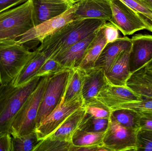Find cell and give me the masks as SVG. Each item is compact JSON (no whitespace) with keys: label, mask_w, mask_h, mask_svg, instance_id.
<instances>
[{"label":"cell","mask_w":152,"mask_h":151,"mask_svg":"<svg viewBox=\"0 0 152 151\" xmlns=\"http://www.w3.org/2000/svg\"><path fill=\"white\" fill-rule=\"evenodd\" d=\"M106 22V20L99 19L74 20L46 37L39 48L49 58H53L96 32Z\"/></svg>","instance_id":"6da1fadb"},{"label":"cell","mask_w":152,"mask_h":151,"mask_svg":"<svg viewBox=\"0 0 152 151\" xmlns=\"http://www.w3.org/2000/svg\"><path fill=\"white\" fill-rule=\"evenodd\" d=\"M41 78L36 76L20 86H14L12 82L0 86V133L11 135L13 119Z\"/></svg>","instance_id":"7a4b0ae2"},{"label":"cell","mask_w":152,"mask_h":151,"mask_svg":"<svg viewBox=\"0 0 152 151\" xmlns=\"http://www.w3.org/2000/svg\"><path fill=\"white\" fill-rule=\"evenodd\" d=\"M34 27L31 0L0 12V43L15 42Z\"/></svg>","instance_id":"3957f363"},{"label":"cell","mask_w":152,"mask_h":151,"mask_svg":"<svg viewBox=\"0 0 152 151\" xmlns=\"http://www.w3.org/2000/svg\"><path fill=\"white\" fill-rule=\"evenodd\" d=\"M50 76L42 77L36 88L15 116L11 126L12 137L21 136L35 130L40 104Z\"/></svg>","instance_id":"277c9868"},{"label":"cell","mask_w":152,"mask_h":151,"mask_svg":"<svg viewBox=\"0 0 152 151\" xmlns=\"http://www.w3.org/2000/svg\"><path fill=\"white\" fill-rule=\"evenodd\" d=\"M36 53L16 42L0 43V86L12 82Z\"/></svg>","instance_id":"5b68a950"},{"label":"cell","mask_w":152,"mask_h":151,"mask_svg":"<svg viewBox=\"0 0 152 151\" xmlns=\"http://www.w3.org/2000/svg\"><path fill=\"white\" fill-rule=\"evenodd\" d=\"M70 69H66L49 77L40 104L36 128L56 108L63 97Z\"/></svg>","instance_id":"8992f818"},{"label":"cell","mask_w":152,"mask_h":151,"mask_svg":"<svg viewBox=\"0 0 152 151\" xmlns=\"http://www.w3.org/2000/svg\"><path fill=\"white\" fill-rule=\"evenodd\" d=\"M77 8L78 4L77 3L61 15L34 27L21 36L17 42V43L22 44L29 50L34 47L35 43H41L47 36L74 20L75 13Z\"/></svg>","instance_id":"52a82bcc"},{"label":"cell","mask_w":152,"mask_h":151,"mask_svg":"<svg viewBox=\"0 0 152 151\" xmlns=\"http://www.w3.org/2000/svg\"><path fill=\"white\" fill-rule=\"evenodd\" d=\"M110 3L112 17L110 22L124 36L144 29L152 32V27L143 18L120 0H110Z\"/></svg>","instance_id":"ba28073f"},{"label":"cell","mask_w":152,"mask_h":151,"mask_svg":"<svg viewBox=\"0 0 152 151\" xmlns=\"http://www.w3.org/2000/svg\"><path fill=\"white\" fill-rule=\"evenodd\" d=\"M85 107L82 95L65 102L62 97L56 108L36 129L38 139L42 140L55 131L62 123L76 111Z\"/></svg>","instance_id":"9c48e42d"},{"label":"cell","mask_w":152,"mask_h":151,"mask_svg":"<svg viewBox=\"0 0 152 151\" xmlns=\"http://www.w3.org/2000/svg\"><path fill=\"white\" fill-rule=\"evenodd\" d=\"M138 132L123 126L110 117L103 144L109 151H137Z\"/></svg>","instance_id":"30bf717a"},{"label":"cell","mask_w":152,"mask_h":151,"mask_svg":"<svg viewBox=\"0 0 152 151\" xmlns=\"http://www.w3.org/2000/svg\"><path fill=\"white\" fill-rule=\"evenodd\" d=\"M141 97L126 86H114L107 83L99 92L96 100L111 112L123 104L141 100Z\"/></svg>","instance_id":"8fae6325"},{"label":"cell","mask_w":152,"mask_h":151,"mask_svg":"<svg viewBox=\"0 0 152 151\" xmlns=\"http://www.w3.org/2000/svg\"><path fill=\"white\" fill-rule=\"evenodd\" d=\"M132 46L129 58L131 74L144 66L152 59V35L137 34L131 38Z\"/></svg>","instance_id":"7c38bea8"},{"label":"cell","mask_w":152,"mask_h":151,"mask_svg":"<svg viewBox=\"0 0 152 151\" xmlns=\"http://www.w3.org/2000/svg\"><path fill=\"white\" fill-rule=\"evenodd\" d=\"M35 26L58 17L72 6L64 0H31Z\"/></svg>","instance_id":"4fadbf2b"},{"label":"cell","mask_w":152,"mask_h":151,"mask_svg":"<svg viewBox=\"0 0 152 151\" xmlns=\"http://www.w3.org/2000/svg\"><path fill=\"white\" fill-rule=\"evenodd\" d=\"M77 4L75 20L99 19L109 22L111 20L110 0H80Z\"/></svg>","instance_id":"5bb4252c"},{"label":"cell","mask_w":152,"mask_h":151,"mask_svg":"<svg viewBox=\"0 0 152 151\" xmlns=\"http://www.w3.org/2000/svg\"><path fill=\"white\" fill-rule=\"evenodd\" d=\"M84 71L81 95L85 106L96 100L98 93L108 82L103 68L94 67Z\"/></svg>","instance_id":"9a60e30c"},{"label":"cell","mask_w":152,"mask_h":151,"mask_svg":"<svg viewBox=\"0 0 152 151\" xmlns=\"http://www.w3.org/2000/svg\"><path fill=\"white\" fill-rule=\"evenodd\" d=\"M131 48L122 51L108 71L104 72L107 82L114 86H126V82L131 75L129 58Z\"/></svg>","instance_id":"2e32d148"},{"label":"cell","mask_w":152,"mask_h":151,"mask_svg":"<svg viewBox=\"0 0 152 151\" xmlns=\"http://www.w3.org/2000/svg\"><path fill=\"white\" fill-rule=\"evenodd\" d=\"M97 31V30L86 38L72 45L66 50L53 58L66 69L78 67L87 49L95 36Z\"/></svg>","instance_id":"e0dca14e"},{"label":"cell","mask_w":152,"mask_h":151,"mask_svg":"<svg viewBox=\"0 0 152 151\" xmlns=\"http://www.w3.org/2000/svg\"><path fill=\"white\" fill-rule=\"evenodd\" d=\"M131 39L127 36L120 37L115 41L107 43L95 64V67L103 68L108 71L119 55L124 51L132 48Z\"/></svg>","instance_id":"ac0fdd59"},{"label":"cell","mask_w":152,"mask_h":151,"mask_svg":"<svg viewBox=\"0 0 152 151\" xmlns=\"http://www.w3.org/2000/svg\"><path fill=\"white\" fill-rule=\"evenodd\" d=\"M86 114L85 107L78 109L69 116L55 131L47 137L50 139L72 142V137L78 129Z\"/></svg>","instance_id":"d6986e66"},{"label":"cell","mask_w":152,"mask_h":151,"mask_svg":"<svg viewBox=\"0 0 152 151\" xmlns=\"http://www.w3.org/2000/svg\"><path fill=\"white\" fill-rule=\"evenodd\" d=\"M126 87L140 96L152 98V72L144 66L132 73Z\"/></svg>","instance_id":"ffe728a7"},{"label":"cell","mask_w":152,"mask_h":151,"mask_svg":"<svg viewBox=\"0 0 152 151\" xmlns=\"http://www.w3.org/2000/svg\"><path fill=\"white\" fill-rule=\"evenodd\" d=\"M36 53L23 67L17 77L12 83L14 86H20L26 84L32 78L36 77V74L49 56L39 47L36 49Z\"/></svg>","instance_id":"44dd1931"},{"label":"cell","mask_w":152,"mask_h":151,"mask_svg":"<svg viewBox=\"0 0 152 151\" xmlns=\"http://www.w3.org/2000/svg\"><path fill=\"white\" fill-rule=\"evenodd\" d=\"M107 44L102 27L98 30L94 38L88 46L78 68L83 70L93 68L102 51Z\"/></svg>","instance_id":"7402d4cb"},{"label":"cell","mask_w":152,"mask_h":151,"mask_svg":"<svg viewBox=\"0 0 152 151\" xmlns=\"http://www.w3.org/2000/svg\"><path fill=\"white\" fill-rule=\"evenodd\" d=\"M84 76V70L78 67L70 69V74L63 96L65 102H68L81 95Z\"/></svg>","instance_id":"603a6c76"},{"label":"cell","mask_w":152,"mask_h":151,"mask_svg":"<svg viewBox=\"0 0 152 151\" xmlns=\"http://www.w3.org/2000/svg\"><path fill=\"white\" fill-rule=\"evenodd\" d=\"M110 117L123 126L139 131L140 130L138 113L129 109H122L112 111Z\"/></svg>","instance_id":"cb8c5ba5"},{"label":"cell","mask_w":152,"mask_h":151,"mask_svg":"<svg viewBox=\"0 0 152 151\" xmlns=\"http://www.w3.org/2000/svg\"><path fill=\"white\" fill-rule=\"evenodd\" d=\"M105 133L86 132L78 129L72 137L71 142L73 145L77 147L100 145L103 144Z\"/></svg>","instance_id":"d4e9b609"},{"label":"cell","mask_w":152,"mask_h":151,"mask_svg":"<svg viewBox=\"0 0 152 151\" xmlns=\"http://www.w3.org/2000/svg\"><path fill=\"white\" fill-rule=\"evenodd\" d=\"M41 141L35 131L21 136L12 137V151H33Z\"/></svg>","instance_id":"484cf974"},{"label":"cell","mask_w":152,"mask_h":151,"mask_svg":"<svg viewBox=\"0 0 152 151\" xmlns=\"http://www.w3.org/2000/svg\"><path fill=\"white\" fill-rule=\"evenodd\" d=\"M109 122L110 118H96L86 113L78 129L86 132L105 133Z\"/></svg>","instance_id":"4316f807"},{"label":"cell","mask_w":152,"mask_h":151,"mask_svg":"<svg viewBox=\"0 0 152 151\" xmlns=\"http://www.w3.org/2000/svg\"><path fill=\"white\" fill-rule=\"evenodd\" d=\"M142 17L152 28V8L144 0H120Z\"/></svg>","instance_id":"83f0119b"},{"label":"cell","mask_w":152,"mask_h":151,"mask_svg":"<svg viewBox=\"0 0 152 151\" xmlns=\"http://www.w3.org/2000/svg\"><path fill=\"white\" fill-rule=\"evenodd\" d=\"M72 142L45 137L36 146L33 151H70Z\"/></svg>","instance_id":"f1b7e54d"},{"label":"cell","mask_w":152,"mask_h":151,"mask_svg":"<svg viewBox=\"0 0 152 151\" xmlns=\"http://www.w3.org/2000/svg\"><path fill=\"white\" fill-rule=\"evenodd\" d=\"M141 97L140 101L123 104L118 106L115 110L127 109L137 112L152 111V98L143 96Z\"/></svg>","instance_id":"f546056e"},{"label":"cell","mask_w":152,"mask_h":151,"mask_svg":"<svg viewBox=\"0 0 152 151\" xmlns=\"http://www.w3.org/2000/svg\"><path fill=\"white\" fill-rule=\"evenodd\" d=\"M59 63L54 59L50 58L48 59L41 66L37 73L35 76H48L53 75L66 70Z\"/></svg>","instance_id":"4dcf8cb0"},{"label":"cell","mask_w":152,"mask_h":151,"mask_svg":"<svg viewBox=\"0 0 152 151\" xmlns=\"http://www.w3.org/2000/svg\"><path fill=\"white\" fill-rule=\"evenodd\" d=\"M86 113L93 117L102 118H110L111 112L97 100L85 106Z\"/></svg>","instance_id":"1f68e13d"},{"label":"cell","mask_w":152,"mask_h":151,"mask_svg":"<svg viewBox=\"0 0 152 151\" xmlns=\"http://www.w3.org/2000/svg\"><path fill=\"white\" fill-rule=\"evenodd\" d=\"M137 151H152V130L140 129L137 134Z\"/></svg>","instance_id":"d6a6232c"},{"label":"cell","mask_w":152,"mask_h":151,"mask_svg":"<svg viewBox=\"0 0 152 151\" xmlns=\"http://www.w3.org/2000/svg\"><path fill=\"white\" fill-rule=\"evenodd\" d=\"M106 37L107 43L113 42L120 37L119 29L110 22L107 23L102 26Z\"/></svg>","instance_id":"836d02e7"},{"label":"cell","mask_w":152,"mask_h":151,"mask_svg":"<svg viewBox=\"0 0 152 151\" xmlns=\"http://www.w3.org/2000/svg\"><path fill=\"white\" fill-rule=\"evenodd\" d=\"M138 113L140 129L152 130V111Z\"/></svg>","instance_id":"e575fe53"},{"label":"cell","mask_w":152,"mask_h":151,"mask_svg":"<svg viewBox=\"0 0 152 151\" xmlns=\"http://www.w3.org/2000/svg\"><path fill=\"white\" fill-rule=\"evenodd\" d=\"M10 136V134L0 133V151H12Z\"/></svg>","instance_id":"d590c367"},{"label":"cell","mask_w":152,"mask_h":151,"mask_svg":"<svg viewBox=\"0 0 152 151\" xmlns=\"http://www.w3.org/2000/svg\"><path fill=\"white\" fill-rule=\"evenodd\" d=\"M28 0H0V12L26 2Z\"/></svg>","instance_id":"8d00e7d4"},{"label":"cell","mask_w":152,"mask_h":151,"mask_svg":"<svg viewBox=\"0 0 152 151\" xmlns=\"http://www.w3.org/2000/svg\"><path fill=\"white\" fill-rule=\"evenodd\" d=\"M68 4L71 6H73L74 4H77L78 2L80 0H64Z\"/></svg>","instance_id":"74e56055"},{"label":"cell","mask_w":152,"mask_h":151,"mask_svg":"<svg viewBox=\"0 0 152 151\" xmlns=\"http://www.w3.org/2000/svg\"><path fill=\"white\" fill-rule=\"evenodd\" d=\"M146 69L152 72V59L145 66Z\"/></svg>","instance_id":"f35d334b"},{"label":"cell","mask_w":152,"mask_h":151,"mask_svg":"<svg viewBox=\"0 0 152 151\" xmlns=\"http://www.w3.org/2000/svg\"><path fill=\"white\" fill-rule=\"evenodd\" d=\"M152 8V0H144Z\"/></svg>","instance_id":"ab89813d"}]
</instances>
